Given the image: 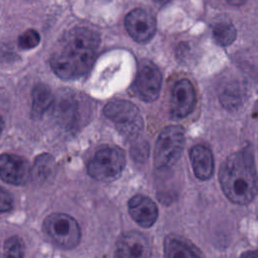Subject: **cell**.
Masks as SVG:
<instances>
[{
  "label": "cell",
  "instance_id": "obj_25",
  "mask_svg": "<svg viewBox=\"0 0 258 258\" xmlns=\"http://www.w3.org/2000/svg\"><path fill=\"white\" fill-rule=\"evenodd\" d=\"M169 1H171V0H154V2H155L158 6H163V5L167 4Z\"/></svg>",
  "mask_w": 258,
  "mask_h": 258
},
{
  "label": "cell",
  "instance_id": "obj_21",
  "mask_svg": "<svg viewBox=\"0 0 258 258\" xmlns=\"http://www.w3.org/2000/svg\"><path fill=\"white\" fill-rule=\"evenodd\" d=\"M40 41V36L38 32L34 29L25 30L18 38V45L22 49H31L38 45Z\"/></svg>",
  "mask_w": 258,
  "mask_h": 258
},
{
  "label": "cell",
  "instance_id": "obj_5",
  "mask_svg": "<svg viewBox=\"0 0 258 258\" xmlns=\"http://www.w3.org/2000/svg\"><path fill=\"white\" fill-rule=\"evenodd\" d=\"M104 114L126 137H136L143 127L139 109L129 101L115 100L109 102L104 108Z\"/></svg>",
  "mask_w": 258,
  "mask_h": 258
},
{
  "label": "cell",
  "instance_id": "obj_13",
  "mask_svg": "<svg viewBox=\"0 0 258 258\" xmlns=\"http://www.w3.org/2000/svg\"><path fill=\"white\" fill-rule=\"evenodd\" d=\"M189 158L195 175L201 180L209 179L214 172V157L209 147L195 145L189 151Z\"/></svg>",
  "mask_w": 258,
  "mask_h": 258
},
{
  "label": "cell",
  "instance_id": "obj_11",
  "mask_svg": "<svg viewBox=\"0 0 258 258\" xmlns=\"http://www.w3.org/2000/svg\"><path fill=\"white\" fill-rule=\"evenodd\" d=\"M196 105V92L191 83L182 79L175 83L172 89L170 114L172 117L181 119L191 113Z\"/></svg>",
  "mask_w": 258,
  "mask_h": 258
},
{
  "label": "cell",
  "instance_id": "obj_20",
  "mask_svg": "<svg viewBox=\"0 0 258 258\" xmlns=\"http://www.w3.org/2000/svg\"><path fill=\"white\" fill-rule=\"evenodd\" d=\"M242 98L239 89L228 88L221 95V102L225 108L234 109L241 104Z\"/></svg>",
  "mask_w": 258,
  "mask_h": 258
},
{
  "label": "cell",
  "instance_id": "obj_14",
  "mask_svg": "<svg viewBox=\"0 0 258 258\" xmlns=\"http://www.w3.org/2000/svg\"><path fill=\"white\" fill-rule=\"evenodd\" d=\"M165 258H202L198 250L187 241L177 236H167L164 240Z\"/></svg>",
  "mask_w": 258,
  "mask_h": 258
},
{
  "label": "cell",
  "instance_id": "obj_26",
  "mask_svg": "<svg viewBox=\"0 0 258 258\" xmlns=\"http://www.w3.org/2000/svg\"><path fill=\"white\" fill-rule=\"evenodd\" d=\"M3 126H4V122H3L2 117L0 116V135H1V132H2V130H3Z\"/></svg>",
  "mask_w": 258,
  "mask_h": 258
},
{
  "label": "cell",
  "instance_id": "obj_19",
  "mask_svg": "<svg viewBox=\"0 0 258 258\" xmlns=\"http://www.w3.org/2000/svg\"><path fill=\"white\" fill-rule=\"evenodd\" d=\"M24 247L22 240L13 236L8 238L4 243V258H23Z\"/></svg>",
  "mask_w": 258,
  "mask_h": 258
},
{
  "label": "cell",
  "instance_id": "obj_27",
  "mask_svg": "<svg viewBox=\"0 0 258 258\" xmlns=\"http://www.w3.org/2000/svg\"><path fill=\"white\" fill-rule=\"evenodd\" d=\"M255 115L258 116V103H257V105H256V107H255Z\"/></svg>",
  "mask_w": 258,
  "mask_h": 258
},
{
  "label": "cell",
  "instance_id": "obj_15",
  "mask_svg": "<svg viewBox=\"0 0 258 258\" xmlns=\"http://www.w3.org/2000/svg\"><path fill=\"white\" fill-rule=\"evenodd\" d=\"M53 96L50 89L43 84L36 85L32 90V107L31 116L39 119L51 107Z\"/></svg>",
  "mask_w": 258,
  "mask_h": 258
},
{
  "label": "cell",
  "instance_id": "obj_23",
  "mask_svg": "<svg viewBox=\"0 0 258 258\" xmlns=\"http://www.w3.org/2000/svg\"><path fill=\"white\" fill-rule=\"evenodd\" d=\"M240 258H258V250L248 251V252L242 254Z\"/></svg>",
  "mask_w": 258,
  "mask_h": 258
},
{
  "label": "cell",
  "instance_id": "obj_3",
  "mask_svg": "<svg viewBox=\"0 0 258 258\" xmlns=\"http://www.w3.org/2000/svg\"><path fill=\"white\" fill-rule=\"evenodd\" d=\"M124 151L117 146L99 147L88 162L87 170L91 177L99 181H112L118 178L125 168Z\"/></svg>",
  "mask_w": 258,
  "mask_h": 258
},
{
  "label": "cell",
  "instance_id": "obj_9",
  "mask_svg": "<svg viewBox=\"0 0 258 258\" xmlns=\"http://www.w3.org/2000/svg\"><path fill=\"white\" fill-rule=\"evenodd\" d=\"M31 174L29 162L22 156L3 153L0 155V178L14 185L24 184Z\"/></svg>",
  "mask_w": 258,
  "mask_h": 258
},
{
  "label": "cell",
  "instance_id": "obj_10",
  "mask_svg": "<svg viewBox=\"0 0 258 258\" xmlns=\"http://www.w3.org/2000/svg\"><path fill=\"white\" fill-rule=\"evenodd\" d=\"M150 254L147 238L139 232H128L118 240L114 258H150Z\"/></svg>",
  "mask_w": 258,
  "mask_h": 258
},
{
  "label": "cell",
  "instance_id": "obj_12",
  "mask_svg": "<svg viewBox=\"0 0 258 258\" xmlns=\"http://www.w3.org/2000/svg\"><path fill=\"white\" fill-rule=\"evenodd\" d=\"M128 211L131 218L142 228L151 227L158 216L155 203L143 195H136L129 200Z\"/></svg>",
  "mask_w": 258,
  "mask_h": 258
},
{
  "label": "cell",
  "instance_id": "obj_4",
  "mask_svg": "<svg viewBox=\"0 0 258 258\" xmlns=\"http://www.w3.org/2000/svg\"><path fill=\"white\" fill-rule=\"evenodd\" d=\"M43 232L58 247L72 249L81 241V229L78 222L66 214L54 213L43 221Z\"/></svg>",
  "mask_w": 258,
  "mask_h": 258
},
{
  "label": "cell",
  "instance_id": "obj_17",
  "mask_svg": "<svg viewBox=\"0 0 258 258\" xmlns=\"http://www.w3.org/2000/svg\"><path fill=\"white\" fill-rule=\"evenodd\" d=\"M216 42L222 46L230 45L236 38V28L229 21H218L212 27Z\"/></svg>",
  "mask_w": 258,
  "mask_h": 258
},
{
  "label": "cell",
  "instance_id": "obj_24",
  "mask_svg": "<svg viewBox=\"0 0 258 258\" xmlns=\"http://www.w3.org/2000/svg\"><path fill=\"white\" fill-rule=\"evenodd\" d=\"M229 4L231 5H241L243 4L244 2H246L247 0H226Z\"/></svg>",
  "mask_w": 258,
  "mask_h": 258
},
{
  "label": "cell",
  "instance_id": "obj_2",
  "mask_svg": "<svg viewBox=\"0 0 258 258\" xmlns=\"http://www.w3.org/2000/svg\"><path fill=\"white\" fill-rule=\"evenodd\" d=\"M221 187L234 204L247 205L258 194V176L254 156L250 148L231 154L219 171Z\"/></svg>",
  "mask_w": 258,
  "mask_h": 258
},
{
  "label": "cell",
  "instance_id": "obj_8",
  "mask_svg": "<svg viewBox=\"0 0 258 258\" xmlns=\"http://www.w3.org/2000/svg\"><path fill=\"white\" fill-rule=\"evenodd\" d=\"M125 27L129 35L135 41L144 43L154 36L156 21L153 15L147 10L136 8L126 15Z\"/></svg>",
  "mask_w": 258,
  "mask_h": 258
},
{
  "label": "cell",
  "instance_id": "obj_7",
  "mask_svg": "<svg viewBox=\"0 0 258 258\" xmlns=\"http://www.w3.org/2000/svg\"><path fill=\"white\" fill-rule=\"evenodd\" d=\"M162 77L159 69L149 60H143L138 69L132 89L144 102L155 101L160 93Z\"/></svg>",
  "mask_w": 258,
  "mask_h": 258
},
{
  "label": "cell",
  "instance_id": "obj_18",
  "mask_svg": "<svg viewBox=\"0 0 258 258\" xmlns=\"http://www.w3.org/2000/svg\"><path fill=\"white\" fill-rule=\"evenodd\" d=\"M79 114V103L74 98L62 100L57 105V116L60 121L67 125H74L78 122Z\"/></svg>",
  "mask_w": 258,
  "mask_h": 258
},
{
  "label": "cell",
  "instance_id": "obj_22",
  "mask_svg": "<svg viewBox=\"0 0 258 258\" xmlns=\"http://www.w3.org/2000/svg\"><path fill=\"white\" fill-rule=\"evenodd\" d=\"M12 197L0 186V213L9 212L12 209Z\"/></svg>",
  "mask_w": 258,
  "mask_h": 258
},
{
  "label": "cell",
  "instance_id": "obj_16",
  "mask_svg": "<svg viewBox=\"0 0 258 258\" xmlns=\"http://www.w3.org/2000/svg\"><path fill=\"white\" fill-rule=\"evenodd\" d=\"M54 159L49 154H41L35 158L33 167L31 168V174L34 180L44 181L51 175L54 168Z\"/></svg>",
  "mask_w": 258,
  "mask_h": 258
},
{
  "label": "cell",
  "instance_id": "obj_6",
  "mask_svg": "<svg viewBox=\"0 0 258 258\" xmlns=\"http://www.w3.org/2000/svg\"><path fill=\"white\" fill-rule=\"evenodd\" d=\"M184 130L182 127L173 125L164 128L155 144L154 164L158 169L171 166L179 157L184 145Z\"/></svg>",
  "mask_w": 258,
  "mask_h": 258
},
{
  "label": "cell",
  "instance_id": "obj_1",
  "mask_svg": "<svg viewBox=\"0 0 258 258\" xmlns=\"http://www.w3.org/2000/svg\"><path fill=\"white\" fill-rule=\"evenodd\" d=\"M100 37L86 27H75L66 32L56 42L50 56V67L54 74L63 80L84 77L92 69Z\"/></svg>",
  "mask_w": 258,
  "mask_h": 258
}]
</instances>
